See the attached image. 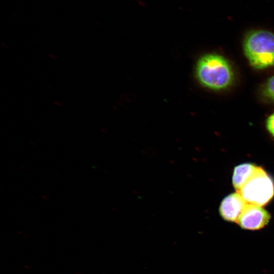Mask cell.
Returning <instances> with one entry per match:
<instances>
[{
    "mask_svg": "<svg viewBox=\"0 0 274 274\" xmlns=\"http://www.w3.org/2000/svg\"><path fill=\"white\" fill-rule=\"evenodd\" d=\"M195 75L204 87L221 90L229 87L234 80V73L229 62L222 56L214 53L206 54L198 60Z\"/></svg>",
    "mask_w": 274,
    "mask_h": 274,
    "instance_id": "cell-1",
    "label": "cell"
},
{
    "mask_svg": "<svg viewBox=\"0 0 274 274\" xmlns=\"http://www.w3.org/2000/svg\"><path fill=\"white\" fill-rule=\"evenodd\" d=\"M245 55L250 64L256 69L274 65V33L264 29L248 31L244 38Z\"/></svg>",
    "mask_w": 274,
    "mask_h": 274,
    "instance_id": "cell-2",
    "label": "cell"
},
{
    "mask_svg": "<svg viewBox=\"0 0 274 274\" xmlns=\"http://www.w3.org/2000/svg\"><path fill=\"white\" fill-rule=\"evenodd\" d=\"M237 192L247 203L262 207L268 203L274 196V182L259 166Z\"/></svg>",
    "mask_w": 274,
    "mask_h": 274,
    "instance_id": "cell-3",
    "label": "cell"
},
{
    "mask_svg": "<svg viewBox=\"0 0 274 274\" xmlns=\"http://www.w3.org/2000/svg\"><path fill=\"white\" fill-rule=\"evenodd\" d=\"M270 214L262 207L247 203L237 221L243 229L257 230L268 223Z\"/></svg>",
    "mask_w": 274,
    "mask_h": 274,
    "instance_id": "cell-4",
    "label": "cell"
},
{
    "mask_svg": "<svg viewBox=\"0 0 274 274\" xmlns=\"http://www.w3.org/2000/svg\"><path fill=\"white\" fill-rule=\"evenodd\" d=\"M247 202L238 192L229 194L221 202L219 213L228 222H237Z\"/></svg>",
    "mask_w": 274,
    "mask_h": 274,
    "instance_id": "cell-5",
    "label": "cell"
},
{
    "mask_svg": "<svg viewBox=\"0 0 274 274\" xmlns=\"http://www.w3.org/2000/svg\"><path fill=\"white\" fill-rule=\"evenodd\" d=\"M259 166L254 164L246 163L237 165L232 175V184L238 192L246 182L255 174Z\"/></svg>",
    "mask_w": 274,
    "mask_h": 274,
    "instance_id": "cell-6",
    "label": "cell"
},
{
    "mask_svg": "<svg viewBox=\"0 0 274 274\" xmlns=\"http://www.w3.org/2000/svg\"><path fill=\"white\" fill-rule=\"evenodd\" d=\"M262 93L265 98L274 101V76L270 77L264 85Z\"/></svg>",
    "mask_w": 274,
    "mask_h": 274,
    "instance_id": "cell-7",
    "label": "cell"
},
{
    "mask_svg": "<svg viewBox=\"0 0 274 274\" xmlns=\"http://www.w3.org/2000/svg\"><path fill=\"white\" fill-rule=\"evenodd\" d=\"M266 127L269 133L274 137V113L267 118Z\"/></svg>",
    "mask_w": 274,
    "mask_h": 274,
    "instance_id": "cell-8",
    "label": "cell"
}]
</instances>
